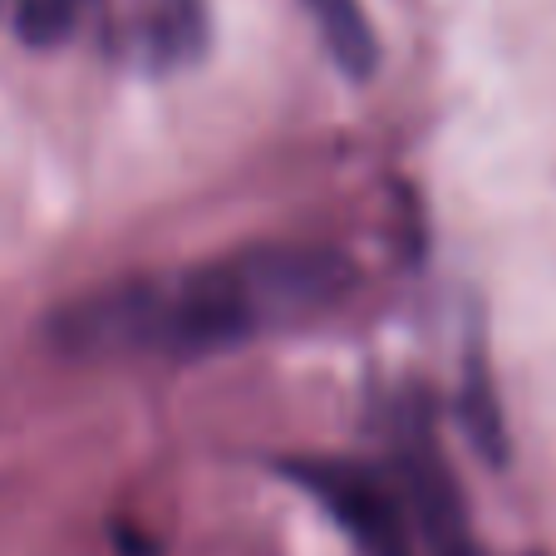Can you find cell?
<instances>
[{"instance_id": "6da1fadb", "label": "cell", "mask_w": 556, "mask_h": 556, "mask_svg": "<svg viewBox=\"0 0 556 556\" xmlns=\"http://www.w3.org/2000/svg\"><path fill=\"white\" fill-rule=\"evenodd\" d=\"M359 281L340 247L256 242L173 276H124L60 305L50 340L74 359L217 355L326 315Z\"/></svg>"}, {"instance_id": "7a4b0ae2", "label": "cell", "mask_w": 556, "mask_h": 556, "mask_svg": "<svg viewBox=\"0 0 556 556\" xmlns=\"http://www.w3.org/2000/svg\"><path fill=\"white\" fill-rule=\"evenodd\" d=\"M281 472L305 497L326 507L330 522L355 542L359 556H419L414 552L419 536H414L409 497H404L394 472L355 458H330V453L286 458Z\"/></svg>"}, {"instance_id": "3957f363", "label": "cell", "mask_w": 556, "mask_h": 556, "mask_svg": "<svg viewBox=\"0 0 556 556\" xmlns=\"http://www.w3.org/2000/svg\"><path fill=\"white\" fill-rule=\"evenodd\" d=\"M124 30L148 64L168 70L202 50V0H124Z\"/></svg>"}, {"instance_id": "277c9868", "label": "cell", "mask_w": 556, "mask_h": 556, "mask_svg": "<svg viewBox=\"0 0 556 556\" xmlns=\"http://www.w3.org/2000/svg\"><path fill=\"white\" fill-rule=\"evenodd\" d=\"M301 5L311 15L320 45L330 50V60L350 79H369L379 64V40H375V25H369L365 5L359 0H301Z\"/></svg>"}, {"instance_id": "5b68a950", "label": "cell", "mask_w": 556, "mask_h": 556, "mask_svg": "<svg viewBox=\"0 0 556 556\" xmlns=\"http://www.w3.org/2000/svg\"><path fill=\"white\" fill-rule=\"evenodd\" d=\"M11 15L30 45H54L74 30L79 0H11Z\"/></svg>"}, {"instance_id": "8992f818", "label": "cell", "mask_w": 556, "mask_h": 556, "mask_svg": "<svg viewBox=\"0 0 556 556\" xmlns=\"http://www.w3.org/2000/svg\"><path fill=\"white\" fill-rule=\"evenodd\" d=\"M468 556H483V546H472V552H468Z\"/></svg>"}]
</instances>
